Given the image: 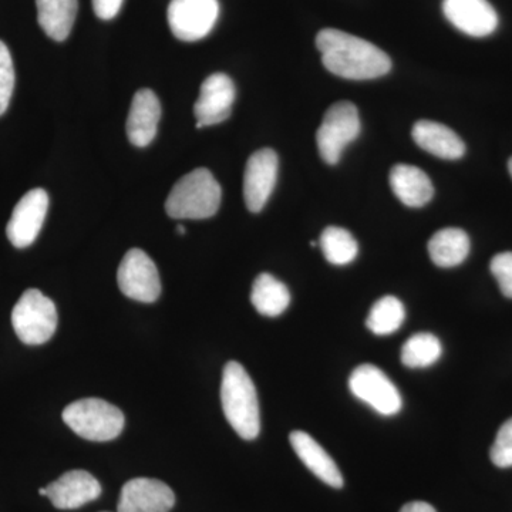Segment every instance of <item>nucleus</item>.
I'll use <instances>...</instances> for the list:
<instances>
[{
    "label": "nucleus",
    "mask_w": 512,
    "mask_h": 512,
    "mask_svg": "<svg viewBox=\"0 0 512 512\" xmlns=\"http://www.w3.org/2000/svg\"><path fill=\"white\" fill-rule=\"evenodd\" d=\"M316 47L322 53L323 66L342 79H379L392 70V60L382 49L342 30H320Z\"/></svg>",
    "instance_id": "nucleus-1"
},
{
    "label": "nucleus",
    "mask_w": 512,
    "mask_h": 512,
    "mask_svg": "<svg viewBox=\"0 0 512 512\" xmlns=\"http://www.w3.org/2000/svg\"><path fill=\"white\" fill-rule=\"evenodd\" d=\"M221 402L225 417L241 439L255 440L261 431L258 393L247 370L228 362L222 373Z\"/></svg>",
    "instance_id": "nucleus-2"
},
{
    "label": "nucleus",
    "mask_w": 512,
    "mask_h": 512,
    "mask_svg": "<svg viewBox=\"0 0 512 512\" xmlns=\"http://www.w3.org/2000/svg\"><path fill=\"white\" fill-rule=\"evenodd\" d=\"M221 185L207 168H197L175 183L165 201L173 220H207L220 210Z\"/></svg>",
    "instance_id": "nucleus-3"
},
{
    "label": "nucleus",
    "mask_w": 512,
    "mask_h": 512,
    "mask_svg": "<svg viewBox=\"0 0 512 512\" xmlns=\"http://www.w3.org/2000/svg\"><path fill=\"white\" fill-rule=\"evenodd\" d=\"M63 421L82 439L111 441L124 429V414L119 407L103 399L77 400L63 410Z\"/></svg>",
    "instance_id": "nucleus-4"
},
{
    "label": "nucleus",
    "mask_w": 512,
    "mask_h": 512,
    "mask_svg": "<svg viewBox=\"0 0 512 512\" xmlns=\"http://www.w3.org/2000/svg\"><path fill=\"white\" fill-rule=\"evenodd\" d=\"M12 325L25 345H43L57 329L56 305L37 289H28L13 308Z\"/></svg>",
    "instance_id": "nucleus-5"
},
{
    "label": "nucleus",
    "mask_w": 512,
    "mask_h": 512,
    "mask_svg": "<svg viewBox=\"0 0 512 512\" xmlns=\"http://www.w3.org/2000/svg\"><path fill=\"white\" fill-rule=\"evenodd\" d=\"M360 131L362 123L355 104L350 101L333 104L326 111L316 133L320 157L326 164H338L343 151L360 136Z\"/></svg>",
    "instance_id": "nucleus-6"
},
{
    "label": "nucleus",
    "mask_w": 512,
    "mask_h": 512,
    "mask_svg": "<svg viewBox=\"0 0 512 512\" xmlns=\"http://www.w3.org/2000/svg\"><path fill=\"white\" fill-rule=\"evenodd\" d=\"M218 16V0H171L167 10L168 26L183 42H198L210 35Z\"/></svg>",
    "instance_id": "nucleus-7"
},
{
    "label": "nucleus",
    "mask_w": 512,
    "mask_h": 512,
    "mask_svg": "<svg viewBox=\"0 0 512 512\" xmlns=\"http://www.w3.org/2000/svg\"><path fill=\"white\" fill-rule=\"evenodd\" d=\"M349 389L360 402L369 404L382 416H394L402 410V396L397 387L383 370L369 363L353 370Z\"/></svg>",
    "instance_id": "nucleus-8"
},
{
    "label": "nucleus",
    "mask_w": 512,
    "mask_h": 512,
    "mask_svg": "<svg viewBox=\"0 0 512 512\" xmlns=\"http://www.w3.org/2000/svg\"><path fill=\"white\" fill-rule=\"evenodd\" d=\"M117 282L120 291L133 301L153 303L160 298L161 281L157 266L141 249H130L124 255L117 272Z\"/></svg>",
    "instance_id": "nucleus-9"
},
{
    "label": "nucleus",
    "mask_w": 512,
    "mask_h": 512,
    "mask_svg": "<svg viewBox=\"0 0 512 512\" xmlns=\"http://www.w3.org/2000/svg\"><path fill=\"white\" fill-rule=\"evenodd\" d=\"M49 210V195L42 188H35L23 195L16 204L6 227L10 244L15 248H28L36 241L45 224Z\"/></svg>",
    "instance_id": "nucleus-10"
},
{
    "label": "nucleus",
    "mask_w": 512,
    "mask_h": 512,
    "mask_svg": "<svg viewBox=\"0 0 512 512\" xmlns=\"http://www.w3.org/2000/svg\"><path fill=\"white\" fill-rule=\"evenodd\" d=\"M237 97V89L231 77L224 73H214L201 84L200 97L194 104L197 128L215 126L231 117L232 104Z\"/></svg>",
    "instance_id": "nucleus-11"
},
{
    "label": "nucleus",
    "mask_w": 512,
    "mask_h": 512,
    "mask_svg": "<svg viewBox=\"0 0 512 512\" xmlns=\"http://www.w3.org/2000/svg\"><path fill=\"white\" fill-rule=\"evenodd\" d=\"M278 154L271 148H262L249 157L244 175V198L249 211L258 214L264 210L278 178Z\"/></svg>",
    "instance_id": "nucleus-12"
},
{
    "label": "nucleus",
    "mask_w": 512,
    "mask_h": 512,
    "mask_svg": "<svg viewBox=\"0 0 512 512\" xmlns=\"http://www.w3.org/2000/svg\"><path fill=\"white\" fill-rule=\"evenodd\" d=\"M175 504L173 490L154 478H133L121 488L119 512H170Z\"/></svg>",
    "instance_id": "nucleus-13"
},
{
    "label": "nucleus",
    "mask_w": 512,
    "mask_h": 512,
    "mask_svg": "<svg viewBox=\"0 0 512 512\" xmlns=\"http://www.w3.org/2000/svg\"><path fill=\"white\" fill-rule=\"evenodd\" d=\"M448 22L468 36L485 37L495 32L498 15L487 0H444Z\"/></svg>",
    "instance_id": "nucleus-14"
},
{
    "label": "nucleus",
    "mask_w": 512,
    "mask_h": 512,
    "mask_svg": "<svg viewBox=\"0 0 512 512\" xmlns=\"http://www.w3.org/2000/svg\"><path fill=\"white\" fill-rule=\"evenodd\" d=\"M46 497L59 510H76L101 495L99 481L84 470L67 471L46 487Z\"/></svg>",
    "instance_id": "nucleus-15"
},
{
    "label": "nucleus",
    "mask_w": 512,
    "mask_h": 512,
    "mask_svg": "<svg viewBox=\"0 0 512 512\" xmlns=\"http://www.w3.org/2000/svg\"><path fill=\"white\" fill-rule=\"evenodd\" d=\"M161 119V104L150 89L138 90L127 119V137L133 146L144 148L153 143Z\"/></svg>",
    "instance_id": "nucleus-16"
},
{
    "label": "nucleus",
    "mask_w": 512,
    "mask_h": 512,
    "mask_svg": "<svg viewBox=\"0 0 512 512\" xmlns=\"http://www.w3.org/2000/svg\"><path fill=\"white\" fill-rule=\"evenodd\" d=\"M291 446L295 450L296 456L301 458L303 464L315 474L323 483L333 488H342V473H340L338 464L326 453L325 448L320 446L318 441L309 436L305 431H292L289 436Z\"/></svg>",
    "instance_id": "nucleus-17"
},
{
    "label": "nucleus",
    "mask_w": 512,
    "mask_h": 512,
    "mask_svg": "<svg viewBox=\"0 0 512 512\" xmlns=\"http://www.w3.org/2000/svg\"><path fill=\"white\" fill-rule=\"evenodd\" d=\"M414 143L431 156L458 160L466 154V144L451 128L436 121L421 120L412 130Z\"/></svg>",
    "instance_id": "nucleus-18"
},
{
    "label": "nucleus",
    "mask_w": 512,
    "mask_h": 512,
    "mask_svg": "<svg viewBox=\"0 0 512 512\" xmlns=\"http://www.w3.org/2000/svg\"><path fill=\"white\" fill-rule=\"evenodd\" d=\"M390 187L406 207L421 208L429 204L434 195L429 175L414 165H394L389 175Z\"/></svg>",
    "instance_id": "nucleus-19"
},
{
    "label": "nucleus",
    "mask_w": 512,
    "mask_h": 512,
    "mask_svg": "<svg viewBox=\"0 0 512 512\" xmlns=\"http://www.w3.org/2000/svg\"><path fill=\"white\" fill-rule=\"evenodd\" d=\"M37 20L50 39L63 42L76 22L77 0H36Z\"/></svg>",
    "instance_id": "nucleus-20"
},
{
    "label": "nucleus",
    "mask_w": 512,
    "mask_h": 512,
    "mask_svg": "<svg viewBox=\"0 0 512 512\" xmlns=\"http://www.w3.org/2000/svg\"><path fill=\"white\" fill-rule=\"evenodd\" d=\"M470 254V238L463 229L444 228L431 237L429 255L440 268H454L463 264Z\"/></svg>",
    "instance_id": "nucleus-21"
},
{
    "label": "nucleus",
    "mask_w": 512,
    "mask_h": 512,
    "mask_svg": "<svg viewBox=\"0 0 512 512\" xmlns=\"http://www.w3.org/2000/svg\"><path fill=\"white\" fill-rule=\"evenodd\" d=\"M251 302L262 316L276 318L288 309L291 293L275 276L261 274L252 285Z\"/></svg>",
    "instance_id": "nucleus-22"
},
{
    "label": "nucleus",
    "mask_w": 512,
    "mask_h": 512,
    "mask_svg": "<svg viewBox=\"0 0 512 512\" xmlns=\"http://www.w3.org/2000/svg\"><path fill=\"white\" fill-rule=\"evenodd\" d=\"M404 319L406 309L402 301L396 296L387 295L372 306L366 319V326L377 336H387L402 328Z\"/></svg>",
    "instance_id": "nucleus-23"
},
{
    "label": "nucleus",
    "mask_w": 512,
    "mask_h": 512,
    "mask_svg": "<svg viewBox=\"0 0 512 512\" xmlns=\"http://www.w3.org/2000/svg\"><path fill=\"white\" fill-rule=\"evenodd\" d=\"M319 247L326 261L332 265H349L355 261L359 245L355 237L345 228L328 227L322 232Z\"/></svg>",
    "instance_id": "nucleus-24"
},
{
    "label": "nucleus",
    "mask_w": 512,
    "mask_h": 512,
    "mask_svg": "<svg viewBox=\"0 0 512 512\" xmlns=\"http://www.w3.org/2000/svg\"><path fill=\"white\" fill-rule=\"evenodd\" d=\"M443 355V346L433 333H417L402 348V363L410 369L434 365Z\"/></svg>",
    "instance_id": "nucleus-25"
},
{
    "label": "nucleus",
    "mask_w": 512,
    "mask_h": 512,
    "mask_svg": "<svg viewBox=\"0 0 512 512\" xmlns=\"http://www.w3.org/2000/svg\"><path fill=\"white\" fill-rule=\"evenodd\" d=\"M15 89V66L8 46L0 40V116L8 110Z\"/></svg>",
    "instance_id": "nucleus-26"
},
{
    "label": "nucleus",
    "mask_w": 512,
    "mask_h": 512,
    "mask_svg": "<svg viewBox=\"0 0 512 512\" xmlns=\"http://www.w3.org/2000/svg\"><path fill=\"white\" fill-rule=\"evenodd\" d=\"M490 456L494 466L512 467V419L505 421L501 429L498 430Z\"/></svg>",
    "instance_id": "nucleus-27"
},
{
    "label": "nucleus",
    "mask_w": 512,
    "mask_h": 512,
    "mask_svg": "<svg viewBox=\"0 0 512 512\" xmlns=\"http://www.w3.org/2000/svg\"><path fill=\"white\" fill-rule=\"evenodd\" d=\"M490 269L503 295L512 299V252L495 255L491 259Z\"/></svg>",
    "instance_id": "nucleus-28"
},
{
    "label": "nucleus",
    "mask_w": 512,
    "mask_h": 512,
    "mask_svg": "<svg viewBox=\"0 0 512 512\" xmlns=\"http://www.w3.org/2000/svg\"><path fill=\"white\" fill-rule=\"evenodd\" d=\"M124 0H93V9L97 18L111 20L119 15Z\"/></svg>",
    "instance_id": "nucleus-29"
},
{
    "label": "nucleus",
    "mask_w": 512,
    "mask_h": 512,
    "mask_svg": "<svg viewBox=\"0 0 512 512\" xmlns=\"http://www.w3.org/2000/svg\"><path fill=\"white\" fill-rule=\"evenodd\" d=\"M400 512H437L436 508L429 503H424V501H413V503H407L403 505L402 510Z\"/></svg>",
    "instance_id": "nucleus-30"
},
{
    "label": "nucleus",
    "mask_w": 512,
    "mask_h": 512,
    "mask_svg": "<svg viewBox=\"0 0 512 512\" xmlns=\"http://www.w3.org/2000/svg\"><path fill=\"white\" fill-rule=\"evenodd\" d=\"M177 232L180 235H185V234H187V229H185V227H183V225H178Z\"/></svg>",
    "instance_id": "nucleus-31"
},
{
    "label": "nucleus",
    "mask_w": 512,
    "mask_h": 512,
    "mask_svg": "<svg viewBox=\"0 0 512 512\" xmlns=\"http://www.w3.org/2000/svg\"><path fill=\"white\" fill-rule=\"evenodd\" d=\"M508 170H510V174L512 177V157L510 158V161H508Z\"/></svg>",
    "instance_id": "nucleus-32"
},
{
    "label": "nucleus",
    "mask_w": 512,
    "mask_h": 512,
    "mask_svg": "<svg viewBox=\"0 0 512 512\" xmlns=\"http://www.w3.org/2000/svg\"><path fill=\"white\" fill-rule=\"evenodd\" d=\"M39 494L40 495H45V497H46V494H47L46 488H40Z\"/></svg>",
    "instance_id": "nucleus-33"
}]
</instances>
